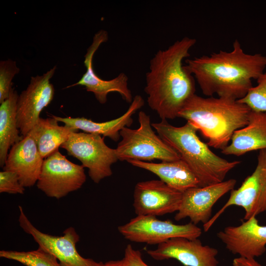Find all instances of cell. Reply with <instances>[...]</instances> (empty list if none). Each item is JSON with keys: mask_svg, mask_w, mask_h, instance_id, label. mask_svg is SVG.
Listing matches in <instances>:
<instances>
[{"mask_svg": "<svg viewBox=\"0 0 266 266\" xmlns=\"http://www.w3.org/2000/svg\"><path fill=\"white\" fill-rule=\"evenodd\" d=\"M184 65L197 80L207 97L239 100L245 96L266 67V56L250 54L243 50L235 39L230 52L222 50L209 55L187 59Z\"/></svg>", "mask_w": 266, "mask_h": 266, "instance_id": "obj_1", "label": "cell"}, {"mask_svg": "<svg viewBox=\"0 0 266 266\" xmlns=\"http://www.w3.org/2000/svg\"><path fill=\"white\" fill-rule=\"evenodd\" d=\"M184 37L165 50H159L150 61L144 91L147 102L162 120L178 117L187 101L195 94V79L183 65L196 44Z\"/></svg>", "mask_w": 266, "mask_h": 266, "instance_id": "obj_2", "label": "cell"}, {"mask_svg": "<svg viewBox=\"0 0 266 266\" xmlns=\"http://www.w3.org/2000/svg\"><path fill=\"white\" fill-rule=\"evenodd\" d=\"M251 110L233 99L193 95L179 112L178 117L192 124L207 139V144L222 150L234 133L248 123Z\"/></svg>", "mask_w": 266, "mask_h": 266, "instance_id": "obj_3", "label": "cell"}, {"mask_svg": "<svg viewBox=\"0 0 266 266\" xmlns=\"http://www.w3.org/2000/svg\"><path fill=\"white\" fill-rule=\"evenodd\" d=\"M159 136L173 148L193 172L199 187L221 182L227 174L238 165L213 153L197 134L198 130L190 122L175 127L166 120L152 124Z\"/></svg>", "mask_w": 266, "mask_h": 266, "instance_id": "obj_4", "label": "cell"}, {"mask_svg": "<svg viewBox=\"0 0 266 266\" xmlns=\"http://www.w3.org/2000/svg\"><path fill=\"white\" fill-rule=\"evenodd\" d=\"M139 127H125L120 132L121 140L116 148L118 160L174 161L180 155L166 143L152 129L150 118L145 112L138 113Z\"/></svg>", "mask_w": 266, "mask_h": 266, "instance_id": "obj_5", "label": "cell"}, {"mask_svg": "<svg viewBox=\"0 0 266 266\" xmlns=\"http://www.w3.org/2000/svg\"><path fill=\"white\" fill-rule=\"evenodd\" d=\"M61 147L88 168V174L95 183L110 176L111 166L118 160L116 149L109 147L104 137L97 134L73 132Z\"/></svg>", "mask_w": 266, "mask_h": 266, "instance_id": "obj_6", "label": "cell"}, {"mask_svg": "<svg viewBox=\"0 0 266 266\" xmlns=\"http://www.w3.org/2000/svg\"><path fill=\"white\" fill-rule=\"evenodd\" d=\"M233 205L244 209V220L266 212V149L259 151L253 172L239 188L231 191L226 203L203 225L204 231L207 232L226 209Z\"/></svg>", "mask_w": 266, "mask_h": 266, "instance_id": "obj_7", "label": "cell"}, {"mask_svg": "<svg viewBox=\"0 0 266 266\" xmlns=\"http://www.w3.org/2000/svg\"><path fill=\"white\" fill-rule=\"evenodd\" d=\"M118 230L129 241L151 245H159L174 237L197 239L202 233L201 229L191 222L178 225L153 216H136Z\"/></svg>", "mask_w": 266, "mask_h": 266, "instance_id": "obj_8", "label": "cell"}, {"mask_svg": "<svg viewBox=\"0 0 266 266\" xmlns=\"http://www.w3.org/2000/svg\"><path fill=\"white\" fill-rule=\"evenodd\" d=\"M84 168L58 150L44 159L36 186L47 197L61 199L81 188L86 180Z\"/></svg>", "mask_w": 266, "mask_h": 266, "instance_id": "obj_9", "label": "cell"}, {"mask_svg": "<svg viewBox=\"0 0 266 266\" xmlns=\"http://www.w3.org/2000/svg\"><path fill=\"white\" fill-rule=\"evenodd\" d=\"M19 208L18 221L21 228L33 237L39 248L54 256L61 266H103L102 262L85 258L78 253L76 245L79 236L74 228H67L61 236L45 233L32 224L22 206L19 205Z\"/></svg>", "mask_w": 266, "mask_h": 266, "instance_id": "obj_10", "label": "cell"}, {"mask_svg": "<svg viewBox=\"0 0 266 266\" xmlns=\"http://www.w3.org/2000/svg\"><path fill=\"white\" fill-rule=\"evenodd\" d=\"M56 69L55 66L42 75L32 77L26 89L18 96L17 126L23 137L28 134L40 118V114L43 109L54 98L55 90L50 80Z\"/></svg>", "mask_w": 266, "mask_h": 266, "instance_id": "obj_11", "label": "cell"}, {"mask_svg": "<svg viewBox=\"0 0 266 266\" xmlns=\"http://www.w3.org/2000/svg\"><path fill=\"white\" fill-rule=\"evenodd\" d=\"M236 183L234 179L204 187L190 188L182 193L179 208L174 216L176 221L189 218L197 225L207 223L212 216L215 203L224 195L234 189Z\"/></svg>", "mask_w": 266, "mask_h": 266, "instance_id": "obj_12", "label": "cell"}, {"mask_svg": "<svg viewBox=\"0 0 266 266\" xmlns=\"http://www.w3.org/2000/svg\"><path fill=\"white\" fill-rule=\"evenodd\" d=\"M108 39V33L103 30H100L94 35L93 42L84 56V64L86 68L85 73L77 83L66 88L77 85L84 86L88 92L94 93L96 99L101 104L107 101V95L111 92L118 93L126 102L132 103L133 98L128 88V77L125 73L121 72L112 79L104 80L94 71L93 66L94 55L100 45L106 42Z\"/></svg>", "mask_w": 266, "mask_h": 266, "instance_id": "obj_13", "label": "cell"}, {"mask_svg": "<svg viewBox=\"0 0 266 266\" xmlns=\"http://www.w3.org/2000/svg\"><path fill=\"white\" fill-rule=\"evenodd\" d=\"M182 196L160 179L141 181L135 186L133 206L137 216H162L177 212Z\"/></svg>", "mask_w": 266, "mask_h": 266, "instance_id": "obj_14", "label": "cell"}, {"mask_svg": "<svg viewBox=\"0 0 266 266\" xmlns=\"http://www.w3.org/2000/svg\"><path fill=\"white\" fill-rule=\"evenodd\" d=\"M153 259H173L184 266H218L217 249L203 245L198 239L174 237L158 245L155 250H147Z\"/></svg>", "mask_w": 266, "mask_h": 266, "instance_id": "obj_15", "label": "cell"}, {"mask_svg": "<svg viewBox=\"0 0 266 266\" xmlns=\"http://www.w3.org/2000/svg\"><path fill=\"white\" fill-rule=\"evenodd\" d=\"M226 248L233 254L255 258L266 250V226L259 224L256 217L244 220L237 226H228L217 233Z\"/></svg>", "mask_w": 266, "mask_h": 266, "instance_id": "obj_16", "label": "cell"}, {"mask_svg": "<svg viewBox=\"0 0 266 266\" xmlns=\"http://www.w3.org/2000/svg\"><path fill=\"white\" fill-rule=\"evenodd\" d=\"M43 161L34 140L27 135L11 147L2 169L16 173L24 187H31L37 182Z\"/></svg>", "mask_w": 266, "mask_h": 266, "instance_id": "obj_17", "label": "cell"}, {"mask_svg": "<svg viewBox=\"0 0 266 266\" xmlns=\"http://www.w3.org/2000/svg\"><path fill=\"white\" fill-rule=\"evenodd\" d=\"M144 104L142 97L135 96L128 110L117 118L103 122H96L83 117L71 118L61 117L52 115L58 122L76 130H81L85 133L102 135L108 137L114 141L120 138V132L125 127H129L133 122L132 116L141 108Z\"/></svg>", "mask_w": 266, "mask_h": 266, "instance_id": "obj_18", "label": "cell"}, {"mask_svg": "<svg viewBox=\"0 0 266 266\" xmlns=\"http://www.w3.org/2000/svg\"><path fill=\"white\" fill-rule=\"evenodd\" d=\"M263 149H266V112L251 110L247 125L234 133L231 143L221 153L240 156Z\"/></svg>", "mask_w": 266, "mask_h": 266, "instance_id": "obj_19", "label": "cell"}, {"mask_svg": "<svg viewBox=\"0 0 266 266\" xmlns=\"http://www.w3.org/2000/svg\"><path fill=\"white\" fill-rule=\"evenodd\" d=\"M133 166L144 169L158 176L172 188L182 193L199 187V182L187 164L182 159L155 163L139 160L127 161Z\"/></svg>", "mask_w": 266, "mask_h": 266, "instance_id": "obj_20", "label": "cell"}, {"mask_svg": "<svg viewBox=\"0 0 266 266\" xmlns=\"http://www.w3.org/2000/svg\"><path fill=\"white\" fill-rule=\"evenodd\" d=\"M58 122L52 117L40 118L27 134L33 139L43 159L58 150L71 133L78 132L66 125L60 126Z\"/></svg>", "mask_w": 266, "mask_h": 266, "instance_id": "obj_21", "label": "cell"}, {"mask_svg": "<svg viewBox=\"0 0 266 266\" xmlns=\"http://www.w3.org/2000/svg\"><path fill=\"white\" fill-rule=\"evenodd\" d=\"M19 95L12 88L8 98L0 105V166L3 167L11 147L23 137L17 126V103Z\"/></svg>", "mask_w": 266, "mask_h": 266, "instance_id": "obj_22", "label": "cell"}, {"mask_svg": "<svg viewBox=\"0 0 266 266\" xmlns=\"http://www.w3.org/2000/svg\"><path fill=\"white\" fill-rule=\"evenodd\" d=\"M0 257L17 261L25 266H61L54 256L39 247L29 251L2 250Z\"/></svg>", "mask_w": 266, "mask_h": 266, "instance_id": "obj_23", "label": "cell"}, {"mask_svg": "<svg viewBox=\"0 0 266 266\" xmlns=\"http://www.w3.org/2000/svg\"><path fill=\"white\" fill-rule=\"evenodd\" d=\"M257 85L253 86L242 99L238 100L254 111L266 112V72L257 79Z\"/></svg>", "mask_w": 266, "mask_h": 266, "instance_id": "obj_24", "label": "cell"}, {"mask_svg": "<svg viewBox=\"0 0 266 266\" xmlns=\"http://www.w3.org/2000/svg\"><path fill=\"white\" fill-rule=\"evenodd\" d=\"M20 69L16 62L11 59L0 62V103L6 100L12 87V80Z\"/></svg>", "mask_w": 266, "mask_h": 266, "instance_id": "obj_25", "label": "cell"}, {"mask_svg": "<svg viewBox=\"0 0 266 266\" xmlns=\"http://www.w3.org/2000/svg\"><path fill=\"white\" fill-rule=\"evenodd\" d=\"M25 188L20 183L17 174L14 172L2 170L0 172V193L23 194Z\"/></svg>", "mask_w": 266, "mask_h": 266, "instance_id": "obj_26", "label": "cell"}, {"mask_svg": "<svg viewBox=\"0 0 266 266\" xmlns=\"http://www.w3.org/2000/svg\"><path fill=\"white\" fill-rule=\"evenodd\" d=\"M123 260L124 266H150L143 260L141 253L134 249L131 244L126 246Z\"/></svg>", "mask_w": 266, "mask_h": 266, "instance_id": "obj_27", "label": "cell"}, {"mask_svg": "<svg viewBox=\"0 0 266 266\" xmlns=\"http://www.w3.org/2000/svg\"><path fill=\"white\" fill-rule=\"evenodd\" d=\"M233 266H263L255 258L237 257L234 258L232 263Z\"/></svg>", "mask_w": 266, "mask_h": 266, "instance_id": "obj_28", "label": "cell"}, {"mask_svg": "<svg viewBox=\"0 0 266 266\" xmlns=\"http://www.w3.org/2000/svg\"><path fill=\"white\" fill-rule=\"evenodd\" d=\"M103 266H124L123 259L119 260H111L104 263Z\"/></svg>", "mask_w": 266, "mask_h": 266, "instance_id": "obj_29", "label": "cell"}]
</instances>
